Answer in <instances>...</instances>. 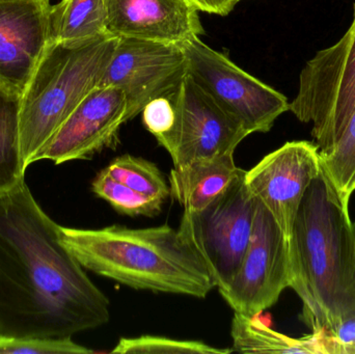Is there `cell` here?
<instances>
[{
	"label": "cell",
	"mask_w": 355,
	"mask_h": 354,
	"mask_svg": "<svg viewBox=\"0 0 355 354\" xmlns=\"http://www.w3.org/2000/svg\"><path fill=\"white\" fill-rule=\"evenodd\" d=\"M25 180L0 195V336L64 339L110 319V303L62 245Z\"/></svg>",
	"instance_id": "obj_1"
},
{
	"label": "cell",
	"mask_w": 355,
	"mask_h": 354,
	"mask_svg": "<svg viewBox=\"0 0 355 354\" xmlns=\"http://www.w3.org/2000/svg\"><path fill=\"white\" fill-rule=\"evenodd\" d=\"M290 288L313 333L355 317V235L349 205L321 168L304 193L289 238Z\"/></svg>",
	"instance_id": "obj_2"
},
{
	"label": "cell",
	"mask_w": 355,
	"mask_h": 354,
	"mask_svg": "<svg viewBox=\"0 0 355 354\" xmlns=\"http://www.w3.org/2000/svg\"><path fill=\"white\" fill-rule=\"evenodd\" d=\"M60 239L85 269L137 290L205 299L215 288L200 256L168 224L60 226Z\"/></svg>",
	"instance_id": "obj_3"
},
{
	"label": "cell",
	"mask_w": 355,
	"mask_h": 354,
	"mask_svg": "<svg viewBox=\"0 0 355 354\" xmlns=\"http://www.w3.org/2000/svg\"><path fill=\"white\" fill-rule=\"evenodd\" d=\"M118 39L110 35L77 46L49 44L19 100V145L26 170L99 85Z\"/></svg>",
	"instance_id": "obj_4"
},
{
	"label": "cell",
	"mask_w": 355,
	"mask_h": 354,
	"mask_svg": "<svg viewBox=\"0 0 355 354\" xmlns=\"http://www.w3.org/2000/svg\"><path fill=\"white\" fill-rule=\"evenodd\" d=\"M289 110L300 122L312 124L320 156L333 151L355 110V3L345 35L302 69Z\"/></svg>",
	"instance_id": "obj_5"
},
{
	"label": "cell",
	"mask_w": 355,
	"mask_h": 354,
	"mask_svg": "<svg viewBox=\"0 0 355 354\" xmlns=\"http://www.w3.org/2000/svg\"><path fill=\"white\" fill-rule=\"evenodd\" d=\"M245 172L204 209L184 210L178 229L206 264L218 291L233 281L252 236L256 197L246 185Z\"/></svg>",
	"instance_id": "obj_6"
},
{
	"label": "cell",
	"mask_w": 355,
	"mask_h": 354,
	"mask_svg": "<svg viewBox=\"0 0 355 354\" xmlns=\"http://www.w3.org/2000/svg\"><path fill=\"white\" fill-rule=\"evenodd\" d=\"M179 45L188 74L250 134L268 132L277 118L289 110L286 96L242 70L200 37Z\"/></svg>",
	"instance_id": "obj_7"
},
{
	"label": "cell",
	"mask_w": 355,
	"mask_h": 354,
	"mask_svg": "<svg viewBox=\"0 0 355 354\" xmlns=\"http://www.w3.org/2000/svg\"><path fill=\"white\" fill-rule=\"evenodd\" d=\"M289 287V241L272 214L256 197L248 249L233 281L219 293L235 313L258 317L275 306Z\"/></svg>",
	"instance_id": "obj_8"
},
{
	"label": "cell",
	"mask_w": 355,
	"mask_h": 354,
	"mask_svg": "<svg viewBox=\"0 0 355 354\" xmlns=\"http://www.w3.org/2000/svg\"><path fill=\"white\" fill-rule=\"evenodd\" d=\"M170 97L175 108L174 125L156 139L170 154L174 168L234 154L250 135L188 73Z\"/></svg>",
	"instance_id": "obj_9"
},
{
	"label": "cell",
	"mask_w": 355,
	"mask_h": 354,
	"mask_svg": "<svg viewBox=\"0 0 355 354\" xmlns=\"http://www.w3.org/2000/svg\"><path fill=\"white\" fill-rule=\"evenodd\" d=\"M186 73L185 55L178 44L119 37L98 87L122 89L130 121L152 100L172 96Z\"/></svg>",
	"instance_id": "obj_10"
},
{
	"label": "cell",
	"mask_w": 355,
	"mask_h": 354,
	"mask_svg": "<svg viewBox=\"0 0 355 354\" xmlns=\"http://www.w3.org/2000/svg\"><path fill=\"white\" fill-rule=\"evenodd\" d=\"M321 168L318 145L300 141L286 143L245 172L250 193L272 214L288 241L304 193Z\"/></svg>",
	"instance_id": "obj_11"
},
{
	"label": "cell",
	"mask_w": 355,
	"mask_h": 354,
	"mask_svg": "<svg viewBox=\"0 0 355 354\" xmlns=\"http://www.w3.org/2000/svg\"><path fill=\"white\" fill-rule=\"evenodd\" d=\"M127 122L122 89L110 85L95 87L37 154L35 162L46 159L60 166L91 159L103 150L116 147L121 127Z\"/></svg>",
	"instance_id": "obj_12"
},
{
	"label": "cell",
	"mask_w": 355,
	"mask_h": 354,
	"mask_svg": "<svg viewBox=\"0 0 355 354\" xmlns=\"http://www.w3.org/2000/svg\"><path fill=\"white\" fill-rule=\"evenodd\" d=\"M51 0H0V89L19 98L51 43Z\"/></svg>",
	"instance_id": "obj_13"
},
{
	"label": "cell",
	"mask_w": 355,
	"mask_h": 354,
	"mask_svg": "<svg viewBox=\"0 0 355 354\" xmlns=\"http://www.w3.org/2000/svg\"><path fill=\"white\" fill-rule=\"evenodd\" d=\"M108 35L182 44L204 35L189 0H106Z\"/></svg>",
	"instance_id": "obj_14"
},
{
	"label": "cell",
	"mask_w": 355,
	"mask_h": 354,
	"mask_svg": "<svg viewBox=\"0 0 355 354\" xmlns=\"http://www.w3.org/2000/svg\"><path fill=\"white\" fill-rule=\"evenodd\" d=\"M242 168L234 154L198 159L174 168L170 176V195L184 210L204 209L237 178Z\"/></svg>",
	"instance_id": "obj_15"
},
{
	"label": "cell",
	"mask_w": 355,
	"mask_h": 354,
	"mask_svg": "<svg viewBox=\"0 0 355 354\" xmlns=\"http://www.w3.org/2000/svg\"><path fill=\"white\" fill-rule=\"evenodd\" d=\"M231 336L233 351L241 353L329 354L324 330L302 339L290 338L263 324L258 317L234 313Z\"/></svg>",
	"instance_id": "obj_16"
},
{
	"label": "cell",
	"mask_w": 355,
	"mask_h": 354,
	"mask_svg": "<svg viewBox=\"0 0 355 354\" xmlns=\"http://www.w3.org/2000/svg\"><path fill=\"white\" fill-rule=\"evenodd\" d=\"M106 0H60L52 4L51 41L66 46L106 37Z\"/></svg>",
	"instance_id": "obj_17"
},
{
	"label": "cell",
	"mask_w": 355,
	"mask_h": 354,
	"mask_svg": "<svg viewBox=\"0 0 355 354\" xmlns=\"http://www.w3.org/2000/svg\"><path fill=\"white\" fill-rule=\"evenodd\" d=\"M19 100L0 89V195L25 180L19 145Z\"/></svg>",
	"instance_id": "obj_18"
},
{
	"label": "cell",
	"mask_w": 355,
	"mask_h": 354,
	"mask_svg": "<svg viewBox=\"0 0 355 354\" xmlns=\"http://www.w3.org/2000/svg\"><path fill=\"white\" fill-rule=\"evenodd\" d=\"M114 180L149 197L166 201L170 186L155 163L130 154L116 157L105 168Z\"/></svg>",
	"instance_id": "obj_19"
},
{
	"label": "cell",
	"mask_w": 355,
	"mask_h": 354,
	"mask_svg": "<svg viewBox=\"0 0 355 354\" xmlns=\"http://www.w3.org/2000/svg\"><path fill=\"white\" fill-rule=\"evenodd\" d=\"M92 191L112 205L119 213L128 216L153 218L162 212L164 202L133 191L110 176L105 168L92 182Z\"/></svg>",
	"instance_id": "obj_20"
},
{
	"label": "cell",
	"mask_w": 355,
	"mask_h": 354,
	"mask_svg": "<svg viewBox=\"0 0 355 354\" xmlns=\"http://www.w3.org/2000/svg\"><path fill=\"white\" fill-rule=\"evenodd\" d=\"M321 166L344 203L355 191V110L333 151L320 156Z\"/></svg>",
	"instance_id": "obj_21"
},
{
	"label": "cell",
	"mask_w": 355,
	"mask_h": 354,
	"mask_svg": "<svg viewBox=\"0 0 355 354\" xmlns=\"http://www.w3.org/2000/svg\"><path fill=\"white\" fill-rule=\"evenodd\" d=\"M118 354H229L233 349H219L200 341H184L160 336L133 337L121 338L118 344L110 351Z\"/></svg>",
	"instance_id": "obj_22"
},
{
	"label": "cell",
	"mask_w": 355,
	"mask_h": 354,
	"mask_svg": "<svg viewBox=\"0 0 355 354\" xmlns=\"http://www.w3.org/2000/svg\"><path fill=\"white\" fill-rule=\"evenodd\" d=\"M93 351L72 338H15L0 336V354H89Z\"/></svg>",
	"instance_id": "obj_23"
},
{
	"label": "cell",
	"mask_w": 355,
	"mask_h": 354,
	"mask_svg": "<svg viewBox=\"0 0 355 354\" xmlns=\"http://www.w3.org/2000/svg\"><path fill=\"white\" fill-rule=\"evenodd\" d=\"M143 124L151 134L157 137L166 134L175 122V108L168 96L158 97L150 101L141 112Z\"/></svg>",
	"instance_id": "obj_24"
},
{
	"label": "cell",
	"mask_w": 355,
	"mask_h": 354,
	"mask_svg": "<svg viewBox=\"0 0 355 354\" xmlns=\"http://www.w3.org/2000/svg\"><path fill=\"white\" fill-rule=\"evenodd\" d=\"M200 12L207 14L227 16L235 8L236 3L232 0H189Z\"/></svg>",
	"instance_id": "obj_25"
},
{
	"label": "cell",
	"mask_w": 355,
	"mask_h": 354,
	"mask_svg": "<svg viewBox=\"0 0 355 354\" xmlns=\"http://www.w3.org/2000/svg\"><path fill=\"white\" fill-rule=\"evenodd\" d=\"M232 1H234L236 4H237L238 2L242 1V0H232Z\"/></svg>",
	"instance_id": "obj_26"
},
{
	"label": "cell",
	"mask_w": 355,
	"mask_h": 354,
	"mask_svg": "<svg viewBox=\"0 0 355 354\" xmlns=\"http://www.w3.org/2000/svg\"><path fill=\"white\" fill-rule=\"evenodd\" d=\"M354 224V235H355V222H354V224Z\"/></svg>",
	"instance_id": "obj_27"
},
{
	"label": "cell",
	"mask_w": 355,
	"mask_h": 354,
	"mask_svg": "<svg viewBox=\"0 0 355 354\" xmlns=\"http://www.w3.org/2000/svg\"><path fill=\"white\" fill-rule=\"evenodd\" d=\"M354 188H355V182H354Z\"/></svg>",
	"instance_id": "obj_28"
}]
</instances>
